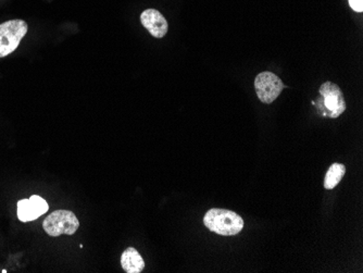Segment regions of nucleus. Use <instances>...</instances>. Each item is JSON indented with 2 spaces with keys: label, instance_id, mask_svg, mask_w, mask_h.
<instances>
[{
  "label": "nucleus",
  "instance_id": "nucleus-4",
  "mask_svg": "<svg viewBox=\"0 0 363 273\" xmlns=\"http://www.w3.org/2000/svg\"><path fill=\"white\" fill-rule=\"evenodd\" d=\"M255 89L261 103L272 104L281 95L285 85L277 74L266 71L257 75L255 79Z\"/></svg>",
  "mask_w": 363,
  "mask_h": 273
},
{
  "label": "nucleus",
  "instance_id": "nucleus-3",
  "mask_svg": "<svg viewBox=\"0 0 363 273\" xmlns=\"http://www.w3.org/2000/svg\"><path fill=\"white\" fill-rule=\"evenodd\" d=\"M79 227V219L70 211H56L50 213L43 222V228L49 236H60L61 234L73 235Z\"/></svg>",
  "mask_w": 363,
  "mask_h": 273
},
{
  "label": "nucleus",
  "instance_id": "nucleus-7",
  "mask_svg": "<svg viewBox=\"0 0 363 273\" xmlns=\"http://www.w3.org/2000/svg\"><path fill=\"white\" fill-rule=\"evenodd\" d=\"M140 22L154 38H162L168 33V21L158 10L147 9L143 11L140 14Z\"/></svg>",
  "mask_w": 363,
  "mask_h": 273
},
{
  "label": "nucleus",
  "instance_id": "nucleus-1",
  "mask_svg": "<svg viewBox=\"0 0 363 273\" xmlns=\"http://www.w3.org/2000/svg\"><path fill=\"white\" fill-rule=\"evenodd\" d=\"M206 228L219 235H238L244 229V219L234 211L213 208L203 218Z\"/></svg>",
  "mask_w": 363,
  "mask_h": 273
},
{
  "label": "nucleus",
  "instance_id": "nucleus-8",
  "mask_svg": "<svg viewBox=\"0 0 363 273\" xmlns=\"http://www.w3.org/2000/svg\"><path fill=\"white\" fill-rule=\"evenodd\" d=\"M122 268L128 273H140L144 270L145 262L140 252L134 247L124 250L121 256Z\"/></svg>",
  "mask_w": 363,
  "mask_h": 273
},
{
  "label": "nucleus",
  "instance_id": "nucleus-10",
  "mask_svg": "<svg viewBox=\"0 0 363 273\" xmlns=\"http://www.w3.org/2000/svg\"><path fill=\"white\" fill-rule=\"evenodd\" d=\"M348 1L354 11L360 12V13L363 11V0H348Z\"/></svg>",
  "mask_w": 363,
  "mask_h": 273
},
{
  "label": "nucleus",
  "instance_id": "nucleus-5",
  "mask_svg": "<svg viewBox=\"0 0 363 273\" xmlns=\"http://www.w3.org/2000/svg\"><path fill=\"white\" fill-rule=\"evenodd\" d=\"M319 91L323 99V112L328 111L332 119L340 117L346 110V101L340 87L328 81L320 87Z\"/></svg>",
  "mask_w": 363,
  "mask_h": 273
},
{
  "label": "nucleus",
  "instance_id": "nucleus-2",
  "mask_svg": "<svg viewBox=\"0 0 363 273\" xmlns=\"http://www.w3.org/2000/svg\"><path fill=\"white\" fill-rule=\"evenodd\" d=\"M28 30L23 20H10L0 24V58L9 56L18 48Z\"/></svg>",
  "mask_w": 363,
  "mask_h": 273
},
{
  "label": "nucleus",
  "instance_id": "nucleus-6",
  "mask_svg": "<svg viewBox=\"0 0 363 273\" xmlns=\"http://www.w3.org/2000/svg\"><path fill=\"white\" fill-rule=\"evenodd\" d=\"M48 209V204L44 199L33 195L30 199L18 201V218L22 222L33 221L46 213Z\"/></svg>",
  "mask_w": 363,
  "mask_h": 273
},
{
  "label": "nucleus",
  "instance_id": "nucleus-9",
  "mask_svg": "<svg viewBox=\"0 0 363 273\" xmlns=\"http://www.w3.org/2000/svg\"><path fill=\"white\" fill-rule=\"evenodd\" d=\"M345 173H346V167L344 165H332L326 173L325 179H324V187L326 189H333L342 181Z\"/></svg>",
  "mask_w": 363,
  "mask_h": 273
}]
</instances>
